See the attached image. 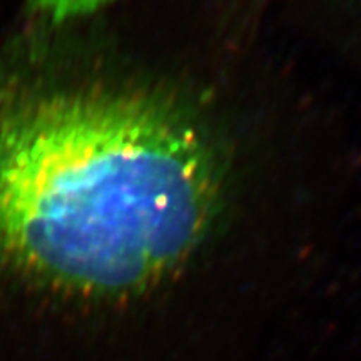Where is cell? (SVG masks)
<instances>
[{"instance_id": "obj_2", "label": "cell", "mask_w": 361, "mask_h": 361, "mask_svg": "<svg viewBox=\"0 0 361 361\" xmlns=\"http://www.w3.org/2000/svg\"><path fill=\"white\" fill-rule=\"evenodd\" d=\"M35 11L54 22L71 20L106 7L114 0H29Z\"/></svg>"}, {"instance_id": "obj_1", "label": "cell", "mask_w": 361, "mask_h": 361, "mask_svg": "<svg viewBox=\"0 0 361 361\" xmlns=\"http://www.w3.org/2000/svg\"><path fill=\"white\" fill-rule=\"evenodd\" d=\"M216 197L209 149L159 104L107 92L0 102V261L39 281L146 291L196 250Z\"/></svg>"}]
</instances>
